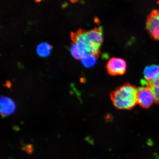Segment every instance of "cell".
Wrapping results in <instances>:
<instances>
[{"label": "cell", "mask_w": 159, "mask_h": 159, "mask_svg": "<svg viewBox=\"0 0 159 159\" xmlns=\"http://www.w3.org/2000/svg\"><path fill=\"white\" fill-rule=\"evenodd\" d=\"M71 39L73 42L83 46L86 49L87 52L92 53L98 56L99 53V48L90 44L85 38L84 32L79 30L75 33H71Z\"/></svg>", "instance_id": "obj_3"}, {"label": "cell", "mask_w": 159, "mask_h": 159, "mask_svg": "<svg viewBox=\"0 0 159 159\" xmlns=\"http://www.w3.org/2000/svg\"><path fill=\"white\" fill-rule=\"evenodd\" d=\"M70 1L72 2H75V1H76L77 0H70Z\"/></svg>", "instance_id": "obj_15"}, {"label": "cell", "mask_w": 159, "mask_h": 159, "mask_svg": "<svg viewBox=\"0 0 159 159\" xmlns=\"http://www.w3.org/2000/svg\"><path fill=\"white\" fill-rule=\"evenodd\" d=\"M87 40L91 45L100 48L103 41L102 29L101 28L84 32Z\"/></svg>", "instance_id": "obj_6"}, {"label": "cell", "mask_w": 159, "mask_h": 159, "mask_svg": "<svg viewBox=\"0 0 159 159\" xmlns=\"http://www.w3.org/2000/svg\"><path fill=\"white\" fill-rule=\"evenodd\" d=\"M52 47L48 43L43 42L40 43L37 47V52L39 56L46 57L50 54Z\"/></svg>", "instance_id": "obj_11"}, {"label": "cell", "mask_w": 159, "mask_h": 159, "mask_svg": "<svg viewBox=\"0 0 159 159\" xmlns=\"http://www.w3.org/2000/svg\"><path fill=\"white\" fill-rule=\"evenodd\" d=\"M16 105L11 99L5 96L1 98V114L3 117L9 116L14 112Z\"/></svg>", "instance_id": "obj_7"}, {"label": "cell", "mask_w": 159, "mask_h": 159, "mask_svg": "<svg viewBox=\"0 0 159 159\" xmlns=\"http://www.w3.org/2000/svg\"><path fill=\"white\" fill-rule=\"evenodd\" d=\"M35 1L36 2H39L42 1V0H35Z\"/></svg>", "instance_id": "obj_14"}, {"label": "cell", "mask_w": 159, "mask_h": 159, "mask_svg": "<svg viewBox=\"0 0 159 159\" xmlns=\"http://www.w3.org/2000/svg\"><path fill=\"white\" fill-rule=\"evenodd\" d=\"M70 51L71 55L76 59H81L87 52L85 47L75 43L71 45Z\"/></svg>", "instance_id": "obj_10"}, {"label": "cell", "mask_w": 159, "mask_h": 159, "mask_svg": "<svg viewBox=\"0 0 159 159\" xmlns=\"http://www.w3.org/2000/svg\"><path fill=\"white\" fill-rule=\"evenodd\" d=\"M146 28L152 38L159 41V19L157 10L152 12L149 16L146 23Z\"/></svg>", "instance_id": "obj_5"}, {"label": "cell", "mask_w": 159, "mask_h": 159, "mask_svg": "<svg viewBox=\"0 0 159 159\" xmlns=\"http://www.w3.org/2000/svg\"><path fill=\"white\" fill-rule=\"evenodd\" d=\"M157 14L158 16L159 19V10H157Z\"/></svg>", "instance_id": "obj_13"}, {"label": "cell", "mask_w": 159, "mask_h": 159, "mask_svg": "<svg viewBox=\"0 0 159 159\" xmlns=\"http://www.w3.org/2000/svg\"><path fill=\"white\" fill-rule=\"evenodd\" d=\"M141 83L142 85H147L150 88L154 95L155 103L159 105V76L150 82L145 79L142 80Z\"/></svg>", "instance_id": "obj_9"}, {"label": "cell", "mask_w": 159, "mask_h": 159, "mask_svg": "<svg viewBox=\"0 0 159 159\" xmlns=\"http://www.w3.org/2000/svg\"><path fill=\"white\" fill-rule=\"evenodd\" d=\"M138 89L130 84H126L118 87L111 93V100L116 108L131 109L138 104Z\"/></svg>", "instance_id": "obj_1"}, {"label": "cell", "mask_w": 159, "mask_h": 159, "mask_svg": "<svg viewBox=\"0 0 159 159\" xmlns=\"http://www.w3.org/2000/svg\"><path fill=\"white\" fill-rule=\"evenodd\" d=\"M97 56L89 52L84 55L81 59V62L85 67H92L96 64L97 61Z\"/></svg>", "instance_id": "obj_12"}, {"label": "cell", "mask_w": 159, "mask_h": 159, "mask_svg": "<svg viewBox=\"0 0 159 159\" xmlns=\"http://www.w3.org/2000/svg\"><path fill=\"white\" fill-rule=\"evenodd\" d=\"M144 79L148 82L152 81L159 76V65H152L147 66L144 69Z\"/></svg>", "instance_id": "obj_8"}, {"label": "cell", "mask_w": 159, "mask_h": 159, "mask_svg": "<svg viewBox=\"0 0 159 159\" xmlns=\"http://www.w3.org/2000/svg\"><path fill=\"white\" fill-rule=\"evenodd\" d=\"M158 3L159 4V0H158Z\"/></svg>", "instance_id": "obj_16"}, {"label": "cell", "mask_w": 159, "mask_h": 159, "mask_svg": "<svg viewBox=\"0 0 159 159\" xmlns=\"http://www.w3.org/2000/svg\"></svg>", "instance_id": "obj_17"}, {"label": "cell", "mask_w": 159, "mask_h": 159, "mask_svg": "<svg viewBox=\"0 0 159 159\" xmlns=\"http://www.w3.org/2000/svg\"><path fill=\"white\" fill-rule=\"evenodd\" d=\"M138 89V104L142 108L148 109L155 103L154 95L150 88L147 85H142Z\"/></svg>", "instance_id": "obj_2"}, {"label": "cell", "mask_w": 159, "mask_h": 159, "mask_svg": "<svg viewBox=\"0 0 159 159\" xmlns=\"http://www.w3.org/2000/svg\"><path fill=\"white\" fill-rule=\"evenodd\" d=\"M106 68L108 73L111 75H122L126 71V63L122 59L113 57L107 63Z\"/></svg>", "instance_id": "obj_4"}]
</instances>
